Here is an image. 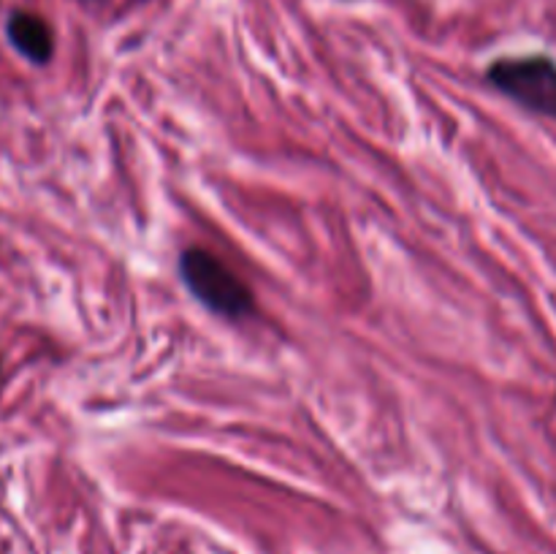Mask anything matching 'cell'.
<instances>
[{
  "label": "cell",
  "mask_w": 556,
  "mask_h": 554,
  "mask_svg": "<svg viewBox=\"0 0 556 554\" xmlns=\"http://www.w3.org/2000/svg\"><path fill=\"white\" fill-rule=\"evenodd\" d=\"M11 43L33 63H47L54 52V38L47 22L30 11H14L5 25Z\"/></svg>",
  "instance_id": "3957f363"
},
{
  "label": "cell",
  "mask_w": 556,
  "mask_h": 554,
  "mask_svg": "<svg viewBox=\"0 0 556 554\" xmlns=\"http://www.w3.org/2000/svg\"><path fill=\"white\" fill-rule=\"evenodd\" d=\"M179 275H182L188 291L206 310L223 315V318L237 320L255 310V299L250 288L217 255L206 253V250H185L182 259H179Z\"/></svg>",
  "instance_id": "6da1fadb"
},
{
  "label": "cell",
  "mask_w": 556,
  "mask_h": 554,
  "mask_svg": "<svg viewBox=\"0 0 556 554\" xmlns=\"http://www.w3.org/2000/svg\"><path fill=\"white\" fill-rule=\"evenodd\" d=\"M486 79L519 106L543 117H556V60L546 54L497 60L489 65Z\"/></svg>",
  "instance_id": "7a4b0ae2"
}]
</instances>
